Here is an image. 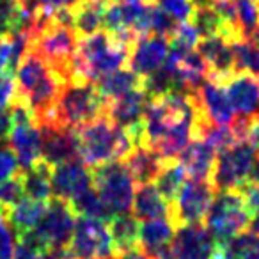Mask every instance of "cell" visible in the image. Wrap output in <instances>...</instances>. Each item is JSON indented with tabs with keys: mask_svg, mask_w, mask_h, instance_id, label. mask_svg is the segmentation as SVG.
<instances>
[{
	"mask_svg": "<svg viewBox=\"0 0 259 259\" xmlns=\"http://www.w3.org/2000/svg\"><path fill=\"white\" fill-rule=\"evenodd\" d=\"M23 11L30 15H54L57 11H73L82 0H18Z\"/></svg>",
	"mask_w": 259,
	"mask_h": 259,
	"instance_id": "34",
	"label": "cell"
},
{
	"mask_svg": "<svg viewBox=\"0 0 259 259\" xmlns=\"http://www.w3.org/2000/svg\"><path fill=\"white\" fill-rule=\"evenodd\" d=\"M247 139L250 141V144L255 148V151H257L259 155V117L252 119L250 122H248L247 126Z\"/></svg>",
	"mask_w": 259,
	"mask_h": 259,
	"instance_id": "43",
	"label": "cell"
},
{
	"mask_svg": "<svg viewBox=\"0 0 259 259\" xmlns=\"http://www.w3.org/2000/svg\"><path fill=\"white\" fill-rule=\"evenodd\" d=\"M16 234L8 219L0 217V259H13L16 247Z\"/></svg>",
	"mask_w": 259,
	"mask_h": 259,
	"instance_id": "40",
	"label": "cell"
},
{
	"mask_svg": "<svg viewBox=\"0 0 259 259\" xmlns=\"http://www.w3.org/2000/svg\"><path fill=\"white\" fill-rule=\"evenodd\" d=\"M195 107L201 119L213 126H233L236 121L233 107L227 100L224 83L209 75L194 93Z\"/></svg>",
	"mask_w": 259,
	"mask_h": 259,
	"instance_id": "10",
	"label": "cell"
},
{
	"mask_svg": "<svg viewBox=\"0 0 259 259\" xmlns=\"http://www.w3.org/2000/svg\"><path fill=\"white\" fill-rule=\"evenodd\" d=\"M13 130V115L11 108L6 107L0 110V146L8 144V137Z\"/></svg>",
	"mask_w": 259,
	"mask_h": 259,
	"instance_id": "42",
	"label": "cell"
},
{
	"mask_svg": "<svg viewBox=\"0 0 259 259\" xmlns=\"http://www.w3.org/2000/svg\"><path fill=\"white\" fill-rule=\"evenodd\" d=\"M227 259H259V236L243 231L222 245Z\"/></svg>",
	"mask_w": 259,
	"mask_h": 259,
	"instance_id": "31",
	"label": "cell"
},
{
	"mask_svg": "<svg viewBox=\"0 0 259 259\" xmlns=\"http://www.w3.org/2000/svg\"><path fill=\"white\" fill-rule=\"evenodd\" d=\"M176 233V226L169 217L144 220L139 229V248L149 259H170L169 247Z\"/></svg>",
	"mask_w": 259,
	"mask_h": 259,
	"instance_id": "17",
	"label": "cell"
},
{
	"mask_svg": "<svg viewBox=\"0 0 259 259\" xmlns=\"http://www.w3.org/2000/svg\"><path fill=\"white\" fill-rule=\"evenodd\" d=\"M100 96L105 100V103L112 100H117L122 94L130 93V91L137 89L142 85V78L135 75L132 69H117V71H112L108 75L101 76L100 80L94 82Z\"/></svg>",
	"mask_w": 259,
	"mask_h": 259,
	"instance_id": "27",
	"label": "cell"
},
{
	"mask_svg": "<svg viewBox=\"0 0 259 259\" xmlns=\"http://www.w3.org/2000/svg\"><path fill=\"white\" fill-rule=\"evenodd\" d=\"M20 170L22 169L18 165L15 151L9 148V144H2L0 146V183L18 176Z\"/></svg>",
	"mask_w": 259,
	"mask_h": 259,
	"instance_id": "39",
	"label": "cell"
},
{
	"mask_svg": "<svg viewBox=\"0 0 259 259\" xmlns=\"http://www.w3.org/2000/svg\"><path fill=\"white\" fill-rule=\"evenodd\" d=\"M22 15L18 0H0V37L8 36L16 29Z\"/></svg>",
	"mask_w": 259,
	"mask_h": 259,
	"instance_id": "36",
	"label": "cell"
},
{
	"mask_svg": "<svg viewBox=\"0 0 259 259\" xmlns=\"http://www.w3.org/2000/svg\"><path fill=\"white\" fill-rule=\"evenodd\" d=\"M68 204L71 206L73 213H78V215L87 217V219H98L105 220V222H108L112 219L110 211L107 209L105 202L101 201L100 194L94 190V187L87 188L85 192H82L78 197L69 201Z\"/></svg>",
	"mask_w": 259,
	"mask_h": 259,
	"instance_id": "29",
	"label": "cell"
},
{
	"mask_svg": "<svg viewBox=\"0 0 259 259\" xmlns=\"http://www.w3.org/2000/svg\"><path fill=\"white\" fill-rule=\"evenodd\" d=\"M257 151L247 137L234 139L229 146L222 148L215 158L211 174V185L217 192L240 190L248 180Z\"/></svg>",
	"mask_w": 259,
	"mask_h": 259,
	"instance_id": "4",
	"label": "cell"
},
{
	"mask_svg": "<svg viewBox=\"0 0 259 259\" xmlns=\"http://www.w3.org/2000/svg\"><path fill=\"white\" fill-rule=\"evenodd\" d=\"M8 144L15 151L22 170L30 169L41 160V134L34 121L13 122Z\"/></svg>",
	"mask_w": 259,
	"mask_h": 259,
	"instance_id": "18",
	"label": "cell"
},
{
	"mask_svg": "<svg viewBox=\"0 0 259 259\" xmlns=\"http://www.w3.org/2000/svg\"><path fill=\"white\" fill-rule=\"evenodd\" d=\"M110 2H151V0H110Z\"/></svg>",
	"mask_w": 259,
	"mask_h": 259,
	"instance_id": "46",
	"label": "cell"
},
{
	"mask_svg": "<svg viewBox=\"0 0 259 259\" xmlns=\"http://www.w3.org/2000/svg\"><path fill=\"white\" fill-rule=\"evenodd\" d=\"M75 135L78 160L87 167L122 162L135 148L128 130L115 126L105 114L76 128Z\"/></svg>",
	"mask_w": 259,
	"mask_h": 259,
	"instance_id": "1",
	"label": "cell"
},
{
	"mask_svg": "<svg viewBox=\"0 0 259 259\" xmlns=\"http://www.w3.org/2000/svg\"><path fill=\"white\" fill-rule=\"evenodd\" d=\"M73 259H80V257H73Z\"/></svg>",
	"mask_w": 259,
	"mask_h": 259,
	"instance_id": "48",
	"label": "cell"
},
{
	"mask_svg": "<svg viewBox=\"0 0 259 259\" xmlns=\"http://www.w3.org/2000/svg\"><path fill=\"white\" fill-rule=\"evenodd\" d=\"M105 114V100L93 82L73 80L62 85L52 115L43 124H57L76 130Z\"/></svg>",
	"mask_w": 259,
	"mask_h": 259,
	"instance_id": "3",
	"label": "cell"
},
{
	"mask_svg": "<svg viewBox=\"0 0 259 259\" xmlns=\"http://www.w3.org/2000/svg\"><path fill=\"white\" fill-rule=\"evenodd\" d=\"M156 4L170 16L176 23L188 22L194 11L190 0H156Z\"/></svg>",
	"mask_w": 259,
	"mask_h": 259,
	"instance_id": "37",
	"label": "cell"
},
{
	"mask_svg": "<svg viewBox=\"0 0 259 259\" xmlns=\"http://www.w3.org/2000/svg\"><path fill=\"white\" fill-rule=\"evenodd\" d=\"M149 100L151 98L148 96V93L141 85L137 89L122 94L117 100L105 103V115L119 128L132 130L137 124H141Z\"/></svg>",
	"mask_w": 259,
	"mask_h": 259,
	"instance_id": "16",
	"label": "cell"
},
{
	"mask_svg": "<svg viewBox=\"0 0 259 259\" xmlns=\"http://www.w3.org/2000/svg\"><path fill=\"white\" fill-rule=\"evenodd\" d=\"M114 259H149L148 255L144 254V252L141 250V248H134V250H126V252H121V254H117Z\"/></svg>",
	"mask_w": 259,
	"mask_h": 259,
	"instance_id": "44",
	"label": "cell"
},
{
	"mask_svg": "<svg viewBox=\"0 0 259 259\" xmlns=\"http://www.w3.org/2000/svg\"><path fill=\"white\" fill-rule=\"evenodd\" d=\"M41 134V160L48 165L78 160L75 130L57 124H36Z\"/></svg>",
	"mask_w": 259,
	"mask_h": 259,
	"instance_id": "13",
	"label": "cell"
},
{
	"mask_svg": "<svg viewBox=\"0 0 259 259\" xmlns=\"http://www.w3.org/2000/svg\"><path fill=\"white\" fill-rule=\"evenodd\" d=\"M93 187L100 194L110 215H124L132 211L135 181L122 162H107L93 167Z\"/></svg>",
	"mask_w": 259,
	"mask_h": 259,
	"instance_id": "5",
	"label": "cell"
},
{
	"mask_svg": "<svg viewBox=\"0 0 259 259\" xmlns=\"http://www.w3.org/2000/svg\"><path fill=\"white\" fill-rule=\"evenodd\" d=\"M66 252L68 259H114L117 255L108 224L105 220L87 217L75 220V229Z\"/></svg>",
	"mask_w": 259,
	"mask_h": 259,
	"instance_id": "7",
	"label": "cell"
},
{
	"mask_svg": "<svg viewBox=\"0 0 259 259\" xmlns=\"http://www.w3.org/2000/svg\"><path fill=\"white\" fill-rule=\"evenodd\" d=\"M91 187H93L91 169L80 160H71V162H64L52 167L54 197L69 202Z\"/></svg>",
	"mask_w": 259,
	"mask_h": 259,
	"instance_id": "15",
	"label": "cell"
},
{
	"mask_svg": "<svg viewBox=\"0 0 259 259\" xmlns=\"http://www.w3.org/2000/svg\"><path fill=\"white\" fill-rule=\"evenodd\" d=\"M128 45L115 39L107 30H98L85 37H78L73 57V80L96 82L101 76L117 71L128 62ZM71 80V82H73Z\"/></svg>",
	"mask_w": 259,
	"mask_h": 259,
	"instance_id": "2",
	"label": "cell"
},
{
	"mask_svg": "<svg viewBox=\"0 0 259 259\" xmlns=\"http://www.w3.org/2000/svg\"><path fill=\"white\" fill-rule=\"evenodd\" d=\"M75 220V213L68 202L52 197L43 219L29 234L45 250H66L71 241Z\"/></svg>",
	"mask_w": 259,
	"mask_h": 259,
	"instance_id": "8",
	"label": "cell"
},
{
	"mask_svg": "<svg viewBox=\"0 0 259 259\" xmlns=\"http://www.w3.org/2000/svg\"><path fill=\"white\" fill-rule=\"evenodd\" d=\"M6 215V208L2 204H0V217H4Z\"/></svg>",
	"mask_w": 259,
	"mask_h": 259,
	"instance_id": "47",
	"label": "cell"
},
{
	"mask_svg": "<svg viewBox=\"0 0 259 259\" xmlns=\"http://www.w3.org/2000/svg\"><path fill=\"white\" fill-rule=\"evenodd\" d=\"M199 41H201V36H199V32L195 30V27L190 23V20H188V22L176 23L172 34H170V37H169L170 47L187 48V50H195Z\"/></svg>",
	"mask_w": 259,
	"mask_h": 259,
	"instance_id": "35",
	"label": "cell"
},
{
	"mask_svg": "<svg viewBox=\"0 0 259 259\" xmlns=\"http://www.w3.org/2000/svg\"><path fill=\"white\" fill-rule=\"evenodd\" d=\"M197 52L202 57V61L206 62V66H208L209 75L219 78L220 82H226L227 78H231L236 73L231 43L226 37H202L197 45Z\"/></svg>",
	"mask_w": 259,
	"mask_h": 259,
	"instance_id": "19",
	"label": "cell"
},
{
	"mask_svg": "<svg viewBox=\"0 0 259 259\" xmlns=\"http://www.w3.org/2000/svg\"><path fill=\"white\" fill-rule=\"evenodd\" d=\"M22 178L23 195L34 201L48 202L54 197L52 192V165L39 160L34 167L20 172Z\"/></svg>",
	"mask_w": 259,
	"mask_h": 259,
	"instance_id": "24",
	"label": "cell"
},
{
	"mask_svg": "<svg viewBox=\"0 0 259 259\" xmlns=\"http://www.w3.org/2000/svg\"><path fill=\"white\" fill-rule=\"evenodd\" d=\"M206 229L211 233L219 245L248 229L250 215L245 208L243 197L238 190H224L215 194L206 213Z\"/></svg>",
	"mask_w": 259,
	"mask_h": 259,
	"instance_id": "6",
	"label": "cell"
},
{
	"mask_svg": "<svg viewBox=\"0 0 259 259\" xmlns=\"http://www.w3.org/2000/svg\"><path fill=\"white\" fill-rule=\"evenodd\" d=\"M224 83L227 100L240 121L259 117V78L250 73H234Z\"/></svg>",
	"mask_w": 259,
	"mask_h": 259,
	"instance_id": "12",
	"label": "cell"
},
{
	"mask_svg": "<svg viewBox=\"0 0 259 259\" xmlns=\"http://www.w3.org/2000/svg\"><path fill=\"white\" fill-rule=\"evenodd\" d=\"M15 91H16V83L13 80L11 73L0 71V110L9 107L13 96H15Z\"/></svg>",
	"mask_w": 259,
	"mask_h": 259,
	"instance_id": "41",
	"label": "cell"
},
{
	"mask_svg": "<svg viewBox=\"0 0 259 259\" xmlns=\"http://www.w3.org/2000/svg\"><path fill=\"white\" fill-rule=\"evenodd\" d=\"M170 52V43L167 37L162 36H141L134 43L132 50H130V66L132 71L141 78H146L151 73L158 71L167 61Z\"/></svg>",
	"mask_w": 259,
	"mask_h": 259,
	"instance_id": "14",
	"label": "cell"
},
{
	"mask_svg": "<svg viewBox=\"0 0 259 259\" xmlns=\"http://www.w3.org/2000/svg\"><path fill=\"white\" fill-rule=\"evenodd\" d=\"M190 23L195 27V30L199 32L201 39L202 37H211V36L224 37V23L211 6L194 8L192 16H190Z\"/></svg>",
	"mask_w": 259,
	"mask_h": 259,
	"instance_id": "32",
	"label": "cell"
},
{
	"mask_svg": "<svg viewBox=\"0 0 259 259\" xmlns=\"http://www.w3.org/2000/svg\"><path fill=\"white\" fill-rule=\"evenodd\" d=\"M20 172H22V170H20ZM22 197H23V187H22V178H20V174L11 178V180L0 183V204L4 206L6 209L15 206Z\"/></svg>",
	"mask_w": 259,
	"mask_h": 259,
	"instance_id": "38",
	"label": "cell"
},
{
	"mask_svg": "<svg viewBox=\"0 0 259 259\" xmlns=\"http://www.w3.org/2000/svg\"><path fill=\"white\" fill-rule=\"evenodd\" d=\"M231 50L234 57L236 73L259 75V47L248 37L231 41Z\"/></svg>",
	"mask_w": 259,
	"mask_h": 259,
	"instance_id": "30",
	"label": "cell"
},
{
	"mask_svg": "<svg viewBox=\"0 0 259 259\" xmlns=\"http://www.w3.org/2000/svg\"><path fill=\"white\" fill-rule=\"evenodd\" d=\"M108 231H110L112 241H114L115 252L121 254L126 250H134L139 247V229L141 222L134 213L124 215H114L108 220Z\"/></svg>",
	"mask_w": 259,
	"mask_h": 259,
	"instance_id": "26",
	"label": "cell"
},
{
	"mask_svg": "<svg viewBox=\"0 0 259 259\" xmlns=\"http://www.w3.org/2000/svg\"><path fill=\"white\" fill-rule=\"evenodd\" d=\"M213 259H227V255H226V252H224L222 245H219V248H217V252H215V255H213Z\"/></svg>",
	"mask_w": 259,
	"mask_h": 259,
	"instance_id": "45",
	"label": "cell"
},
{
	"mask_svg": "<svg viewBox=\"0 0 259 259\" xmlns=\"http://www.w3.org/2000/svg\"><path fill=\"white\" fill-rule=\"evenodd\" d=\"M217 190L211 181L206 180H185L176 199L170 204L169 219L174 226L201 224L206 219L209 206L213 202Z\"/></svg>",
	"mask_w": 259,
	"mask_h": 259,
	"instance_id": "9",
	"label": "cell"
},
{
	"mask_svg": "<svg viewBox=\"0 0 259 259\" xmlns=\"http://www.w3.org/2000/svg\"><path fill=\"white\" fill-rule=\"evenodd\" d=\"M255 2H259V0H255Z\"/></svg>",
	"mask_w": 259,
	"mask_h": 259,
	"instance_id": "49",
	"label": "cell"
},
{
	"mask_svg": "<svg viewBox=\"0 0 259 259\" xmlns=\"http://www.w3.org/2000/svg\"><path fill=\"white\" fill-rule=\"evenodd\" d=\"M238 27L241 37H250L259 29V2L255 0H234Z\"/></svg>",
	"mask_w": 259,
	"mask_h": 259,
	"instance_id": "33",
	"label": "cell"
},
{
	"mask_svg": "<svg viewBox=\"0 0 259 259\" xmlns=\"http://www.w3.org/2000/svg\"><path fill=\"white\" fill-rule=\"evenodd\" d=\"M219 243L202 224L180 226L170 241V259H213Z\"/></svg>",
	"mask_w": 259,
	"mask_h": 259,
	"instance_id": "11",
	"label": "cell"
},
{
	"mask_svg": "<svg viewBox=\"0 0 259 259\" xmlns=\"http://www.w3.org/2000/svg\"><path fill=\"white\" fill-rule=\"evenodd\" d=\"M185 176H187V172H185L183 165L178 162V158L165 160V165H163V169L160 170V174L155 180L156 181L155 187L158 188V192L163 195V199H165L169 204H172V201L176 199L180 188L183 187Z\"/></svg>",
	"mask_w": 259,
	"mask_h": 259,
	"instance_id": "28",
	"label": "cell"
},
{
	"mask_svg": "<svg viewBox=\"0 0 259 259\" xmlns=\"http://www.w3.org/2000/svg\"><path fill=\"white\" fill-rule=\"evenodd\" d=\"M217 151L201 139H195L187 144V148L180 153L178 162L183 165L185 172L192 180H211L213 167H215Z\"/></svg>",
	"mask_w": 259,
	"mask_h": 259,
	"instance_id": "20",
	"label": "cell"
},
{
	"mask_svg": "<svg viewBox=\"0 0 259 259\" xmlns=\"http://www.w3.org/2000/svg\"><path fill=\"white\" fill-rule=\"evenodd\" d=\"M107 0H82L73 9V29L76 36L85 37L103 29V16Z\"/></svg>",
	"mask_w": 259,
	"mask_h": 259,
	"instance_id": "25",
	"label": "cell"
},
{
	"mask_svg": "<svg viewBox=\"0 0 259 259\" xmlns=\"http://www.w3.org/2000/svg\"><path fill=\"white\" fill-rule=\"evenodd\" d=\"M134 215L139 220H153L169 217L170 204L163 199V195L158 192V188L153 183L139 185V188L134 194Z\"/></svg>",
	"mask_w": 259,
	"mask_h": 259,
	"instance_id": "23",
	"label": "cell"
},
{
	"mask_svg": "<svg viewBox=\"0 0 259 259\" xmlns=\"http://www.w3.org/2000/svg\"><path fill=\"white\" fill-rule=\"evenodd\" d=\"M126 167H128L130 174L137 181L139 185L153 183L160 170L165 165V158L158 155V153L151 151L148 148H134L132 153L122 160Z\"/></svg>",
	"mask_w": 259,
	"mask_h": 259,
	"instance_id": "22",
	"label": "cell"
},
{
	"mask_svg": "<svg viewBox=\"0 0 259 259\" xmlns=\"http://www.w3.org/2000/svg\"><path fill=\"white\" fill-rule=\"evenodd\" d=\"M47 206L48 202L22 197L15 206L6 209V219L11 224L16 236L20 238L36 229L39 220L43 219L45 211H47Z\"/></svg>",
	"mask_w": 259,
	"mask_h": 259,
	"instance_id": "21",
	"label": "cell"
}]
</instances>
